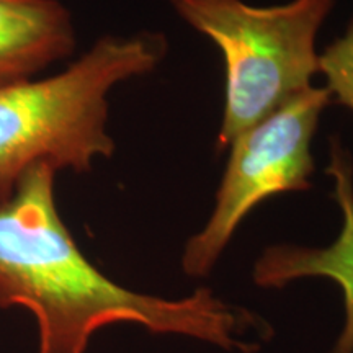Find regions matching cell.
Returning a JSON list of instances; mask_svg holds the SVG:
<instances>
[{
  "label": "cell",
  "mask_w": 353,
  "mask_h": 353,
  "mask_svg": "<svg viewBox=\"0 0 353 353\" xmlns=\"http://www.w3.org/2000/svg\"><path fill=\"white\" fill-rule=\"evenodd\" d=\"M72 19L57 0H0V85L28 81L72 54Z\"/></svg>",
  "instance_id": "6"
},
{
  "label": "cell",
  "mask_w": 353,
  "mask_h": 353,
  "mask_svg": "<svg viewBox=\"0 0 353 353\" xmlns=\"http://www.w3.org/2000/svg\"><path fill=\"white\" fill-rule=\"evenodd\" d=\"M56 170H30L0 205V307L21 306L38 324V353H85L97 330L131 322L154 334H179L228 348L242 314L208 288L182 299L136 293L88 262L64 226L54 198Z\"/></svg>",
  "instance_id": "1"
},
{
  "label": "cell",
  "mask_w": 353,
  "mask_h": 353,
  "mask_svg": "<svg viewBox=\"0 0 353 353\" xmlns=\"http://www.w3.org/2000/svg\"><path fill=\"white\" fill-rule=\"evenodd\" d=\"M330 103L327 88L309 87L234 138L213 213L185 245L182 267L187 275H208L242 221L260 203L311 188V143Z\"/></svg>",
  "instance_id": "4"
},
{
  "label": "cell",
  "mask_w": 353,
  "mask_h": 353,
  "mask_svg": "<svg viewBox=\"0 0 353 353\" xmlns=\"http://www.w3.org/2000/svg\"><path fill=\"white\" fill-rule=\"evenodd\" d=\"M319 72L332 101L353 112V19L345 33L319 54Z\"/></svg>",
  "instance_id": "7"
},
{
  "label": "cell",
  "mask_w": 353,
  "mask_h": 353,
  "mask_svg": "<svg viewBox=\"0 0 353 353\" xmlns=\"http://www.w3.org/2000/svg\"><path fill=\"white\" fill-rule=\"evenodd\" d=\"M167 46L162 33L107 34L56 76L0 85V205L37 167L85 172L112 157L108 94L152 72Z\"/></svg>",
  "instance_id": "2"
},
{
  "label": "cell",
  "mask_w": 353,
  "mask_h": 353,
  "mask_svg": "<svg viewBox=\"0 0 353 353\" xmlns=\"http://www.w3.org/2000/svg\"><path fill=\"white\" fill-rule=\"evenodd\" d=\"M190 26L224 56L226 88L219 149L312 87L316 38L335 0H290L255 7L244 0H169Z\"/></svg>",
  "instance_id": "3"
},
{
  "label": "cell",
  "mask_w": 353,
  "mask_h": 353,
  "mask_svg": "<svg viewBox=\"0 0 353 353\" xmlns=\"http://www.w3.org/2000/svg\"><path fill=\"white\" fill-rule=\"evenodd\" d=\"M325 174L334 180V200L342 211V229L327 247L280 244L267 247L254 265L260 288H283L299 278H329L343 293L345 322L332 353H353V159L339 138L330 141Z\"/></svg>",
  "instance_id": "5"
}]
</instances>
